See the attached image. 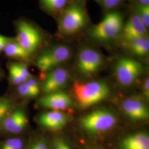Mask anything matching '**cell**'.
Returning <instances> with one entry per match:
<instances>
[{"mask_svg":"<svg viewBox=\"0 0 149 149\" xmlns=\"http://www.w3.org/2000/svg\"><path fill=\"white\" fill-rule=\"evenodd\" d=\"M123 43L136 56H144L149 53V40L146 37L135 38Z\"/></svg>","mask_w":149,"mask_h":149,"instance_id":"obj_16","label":"cell"},{"mask_svg":"<svg viewBox=\"0 0 149 149\" xmlns=\"http://www.w3.org/2000/svg\"><path fill=\"white\" fill-rule=\"evenodd\" d=\"M23 145V141L20 139H8L3 144L1 149H22Z\"/></svg>","mask_w":149,"mask_h":149,"instance_id":"obj_21","label":"cell"},{"mask_svg":"<svg viewBox=\"0 0 149 149\" xmlns=\"http://www.w3.org/2000/svg\"><path fill=\"white\" fill-rule=\"evenodd\" d=\"M31 149H48V148L44 141H39L34 144Z\"/></svg>","mask_w":149,"mask_h":149,"instance_id":"obj_29","label":"cell"},{"mask_svg":"<svg viewBox=\"0 0 149 149\" xmlns=\"http://www.w3.org/2000/svg\"><path fill=\"white\" fill-rule=\"evenodd\" d=\"M68 0H42L43 5L51 11H58L63 8Z\"/></svg>","mask_w":149,"mask_h":149,"instance_id":"obj_19","label":"cell"},{"mask_svg":"<svg viewBox=\"0 0 149 149\" xmlns=\"http://www.w3.org/2000/svg\"><path fill=\"white\" fill-rule=\"evenodd\" d=\"M142 70V65L139 61L128 58L119 59L115 69L118 81L124 86L133 85L140 76Z\"/></svg>","mask_w":149,"mask_h":149,"instance_id":"obj_5","label":"cell"},{"mask_svg":"<svg viewBox=\"0 0 149 149\" xmlns=\"http://www.w3.org/2000/svg\"><path fill=\"white\" fill-rule=\"evenodd\" d=\"M134 9L137 13V16L143 22L146 28L149 27V5H142L137 4L135 6Z\"/></svg>","mask_w":149,"mask_h":149,"instance_id":"obj_18","label":"cell"},{"mask_svg":"<svg viewBox=\"0 0 149 149\" xmlns=\"http://www.w3.org/2000/svg\"><path fill=\"white\" fill-rule=\"evenodd\" d=\"M10 76L12 84L16 85H19L29 79L21 74H18L11 70H10Z\"/></svg>","mask_w":149,"mask_h":149,"instance_id":"obj_23","label":"cell"},{"mask_svg":"<svg viewBox=\"0 0 149 149\" xmlns=\"http://www.w3.org/2000/svg\"><path fill=\"white\" fill-rule=\"evenodd\" d=\"M117 123L115 115L106 109H98L82 118L81 124L83 128L92 133H100L112 129Z\"/></svg>","mask_w":149,"mask_h":149,"instance_id":"obj_4","label":"cell"},{"mask_svg":"<svg viewBox=\"0 0 149 149\" xmlns=\"http://www.w3.org/2000/svg\"><path fill=\"white\" fill-rule=\"evenodd\" d=\"M41 40V36L35 27L25 21L18 23L17 42L29 55L37 49Z\"/></svg>","mask_w":149,"mask_h":149,"instance_id":"obj_7","label":"cell"},{"mask_svg":"<svg viewBox=\"0 0 149 149\" xmlns=\"http://www.w3.org/2000/svg\"><path fill=\"white\" fill-rule=\"evenodd\" d=\"M69 74L66 70L57 68L48 73L43 85V91L47 93L57 92L66 84Z\"/></svg>","mask_w":149,"mask_h":149,"instance_id":"obj_11","label":"cell"},{"mask_svg":"<svg viewBox=\"0 0 149 149\" xmlns=\"http://www.w3.org/2000/svg\"><path fill=\"white\" fill-rule=\"evenodd\" d=\"M106 8H113L119 5L123 0H98Z\"/></svg>","mask_w":149,"mask_h":149,"instance_id":"obj_26","label":"cell"},{"mask_svg":"<svg viewBox=\"0 0 149 149\" xmlns=\"http://www.w3.org/2000/svg\"><path fill=\"white\" fill-rule=\"evenodd\" d=\"M12 108V102L6 98H0V124L10 113Z\"/></svg>","mask_w":149,"mask_h":149,"instance_id":"obj_20","label":"cell"},{"mask_svg":"<svg viewBox=\"0 0 149 149\" xmlns=\"http://www.w3.org/2000/svg\"><path fill=\"white\" fill-rule=\"evenodd\" d=\"M11 41L10 38L0 34V52L4 50L7 44Z\"/></svg>","mask_w":149,"mask_h":149,"instance_id":"obj_28","label":"cell"},{"mask_svg":"<svg viewBox=\"0 0 149 149\" xmlns=\"http://www.w3.org/2000/svg\"><path fill=\"white\" fill-rule=\"evenodd\" d=\"M28 123V119L25 112L22 109H17L10 113L1 124L6 131L12 133H19L22 132Z\"/></svg>","mask_w":149,"mask_h":149,"instance_id":"obj_12","label":"cell"},{"mask_svg":"<svg viewBox=\"0 0 149 149\" xmlns=\"http://www.w3.org/2000/svg\"><path fill=\"white\" fill-rule=\"evenodd\" d=\"M139 4L142 5H149V0H138Z\"/></svg>","mask_w":149,"mask_h":149,"instance_id":"obj_31","label":"cell"},{"mask_svg":"<svg viewBox=\"0 0 149 149\" xmlns=\"http://www.w3.org/2000/svg\"><path fill=\"white\" fill-rule=\"evenodd\" d=\"M52 149H72L68 144L61 139H56L54 141Z\"/></svg>","mask_w":149,"mask_h":149,"instance_id":"obj_27","label":"cell"},{"mask_svg":"<svg viewBox=\"0 0 149 149\" xmlns=\"http://www.w3.org/2000/svg\"><path fill=\"white\" fill-rule=\"evenodd\" d=\"M71 52L64 45L55 46L42 54L38 58V68L42 72H47L62 64L69 59Z\"/></svg>","mask_w":149,"mask_h":149,"instance_id":"obj_6","label":"cell"},{"mask_svg":"<svg viewBox=\"0 0 149 149\" xmlns=\"http://www.w3.org/2000/svg\"><path fill=\"white\" fill-rule=\"evenodd\" d=\"M73 92L80 106L86 108L106 98L109 88L106 83L101 81L76 82L73 86Z\"/></svg>","mask_w":149,"mask_h":149,"instance_id":"obj_1","label":"cell"},{"mask_svg":"<svg viewBox=\"0 0 149 149\" xmlns=\"http://www.w3.org/2000/svg\"><path fill=\"white\" fill-rule=\"evenodd\" d=\"M144 95L147 99H149V78H147L144 83Z\"/></svg>","mask_w":149,"mask_h":149,"instance_id":"obj_30","label":"cell"},{"mask_svg":"<svg viewBox=\"0 0 149 149\" xmlns=\"http://www.w3.org/2000/svg\"><path fill=\"white\" fill-rule=\"evenodd\" d=\"M10 70L14 71L18 74H21L28 79H30L31 77V74L27 67L23 64H12L10 67Z\"/></svg>","mask_w":149,"mask_h":149,"instance_id":"obj_22","label":"cell"},{"mask_svg":"<svg viewBox=\"0 0 149 149\" xmlns=\"http://www.w3.org/2000/svg\"><path fill=\"white\" fill-rule=\"evenodd\" d=\"M67 116L59 111H52L42 114L39 118L40 124L50 130L63 128L68 122Z\"/></svg>","mask_w":149,"mask_h":149,"instance_id":"obj_14","label":"cell"},{"mask_svg":"<svg viewBox=\"0 0 149 149\" xmlns=\"http://www.w3.org/2000/svg\"><path fill=\"white\" fill-rule=\"evenodd\" d=\"M87 23L85 11L78 3L69 6L61 16L59 23V31L64 36H71L83 29Z\"/></svg>","mask_w":149,"mask_h":149,"instance_id":"obj_3","label":"cell"},{"mask_svg":"<svg viewBox=\"0 0 149 149\" xmlns=\"http://www.w3.org/2000/svg\"><path fill=\"white\" fill-rule=\"evenodd\" d=\"M17 91L19 95L24 97H36L29 87L25 84V82L18 85Z\"/></svg>","mask_w":149,"mask_h":149,"instance_id":"obj_24","label":"cell"},{"mask_svg":"<svg viewBox=\"0 0 149 149\" xmlns=\"http://www.w3.org/2000/svg\"><path fill=\"white\" fill-rule=\"evenodd\" d=\"M39 104L44 108L60 111L69 108L72 105V101L66 93L57 91L43 97L40 100Z\"/></svg>","mask_w":149,"mask_h":149,"instance_id":"obj_10","label":"cell"},{"mask_svg":"<svg viewBox=\"0 0 149 149\" xmlns=\"http://www.w3.org/2000/svg\"><path fill=\"white\" fill-rule=\"evenodd\" d=\"M147 28L136 15L132 16L123 26L120 36L123 43L135 38L146 37Z\"/></svg>","mask_w":149,"mask_h":149,"instance_id":"obj_9","label":"cell"},{"mask_svg":"<svg viewBox=\"0 0 149 149\" xmlns=\"http://www.w3.org/2000/svg\"><path fill=\"white\" fill-rule=\"evenodd\" d=\"M103 62L101 54L94 49L85 48L79 53L77 65L81 73L90 75L98 71L101 68Z\"/></svg>","mask_w":149,"mask_h":149,"instance_id":"obj_8","label":"cell"},{"mask_svg":"<svg viewBox=\"0 0 149 149\" xmlns=\"http://www.w3.org/2000/svg\"><path fill=\"white\" fill-rule=\"evenodd\" d=\"M4 52L7 56L14 58L27 59L29 56L18 43L11 41L6 46Z\"/></svg>","mask_w":149,"mask_h":149,"instance_id":"obj_17","label":"cell"},{"mask_svg":"<svg viewBox=\"0 0 149 149\" xmlns=\"http://www.w3.org/2000/svg\"><path fill=\"white\" fill-rule=\"evenodd\" d=\"M25 84L31 90L35 96H38L39 95L40 92V88L36 80L32 79H29L25 82Z\"/></svg>","mask_w":149,"mask_h":149,"instance_id":"obj_25","label":"cell"},{"mask_svg":"<svg viewBox=\"0 0 149 149\" xmlns=\"http://www.w3.org/2000/svg\"><path fill=\"white\" fill-rule=\"evenodd\" d=\"M123 27V16L119 12H112L92 28L90 36L100 42H107L120 35Z\"/></svg>","mask_w":149,"mask_h":149,"instance_id":"obj_2","label":"cell"},{"mask_svg":"<svg viewBox=\"0 0 149 149\" xmlns=\"http://www.w3.org/2000/svg\"><path fill=\"white\" fill-rule=\"evenodd\" d=\"M122 149H149V136L146 133L129 135L121 143Z\"/></svg>","mask_w":149,"mask_h":149,"instance_id":"obj_15","label":"cell"},{"mask_svg":"<svg viewBox=\"0 0 149 149\" xmlns=\"http://www.w3.org/2000/svg\"><path fill=\"white\" fill-rule=\"evenodd\" d=\"M122 108L125 113L133 120H143L149 118L148 109L144 103L138 100H125L123 102Z\"/></svg>","mask_w":149,"mask_h":149,"instance_id":"obj_13","label":"cell"}]
</instances>
